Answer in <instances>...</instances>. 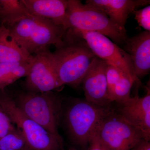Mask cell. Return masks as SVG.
<instances>
[{
	"mask_svg": "<svg viewBox=\"0 0 150 150\" xmlns=\"http://www.w3.org/2000/svg\"><path fill=\"white\" fill-rule=\"evenodd\" d=\"M112 108L100 106L85 100L77 99L66 111L65 120L72 140L77 144L88 145L103 119Z\"/></svg>",
	"mask_w": 150,
	"mask_h": 150,
	"instance_id": "cell-4",
	"label": "cell"
},
{
	"mask_svg": "<svg viewBox=\"0 0 150 150\" xmlns=\"http://www.w3.org/2000/svg\"><path fill=\"white\" fill-rule=\"evenodd\" d=\"M22 62H8L0 63V89L4 88L7 79L11 72Z\"/></svg>",
	"mask_w": 150,
	"mask_h": 150,
	"instance_id": "cell-22",
	"label": "cell"
},
{
	"mask_svg": "<svg viewBox=\"0 0 150 150\" xmlns=\"http://www.w3.org/2000/svg\"><path fill=\"white\" fill-rule=\"evenodd\" d=\"M28 11L35 16L50 20L68 30L67 20L68 1L21 0Z\"/></svg>",
	"mask_w": 150,
	"mask_h": 150,
	"instance_id": "cell-14",
	"label": "cell"
},
{
	"mask_svg": "<svg viewBox=\"0 0 150 150\" xmlns=\"http://www.w3.org/2000/svg\"><path fill=\"white\" fill-rule=\"evenodd\" d=\"M86 4L102 11L119 27L125 29L129 15L140 7L149 5V0H87Z\"/></svg>",
	"mask_w": 150,
	"mask_h": 150,
	"instance_id": "cell-12",
	"label": "cell"
},
{
	"mask_svg": "<svg viewBox=\"0 0 150 150\" xmlns=\"http://www.w3.org/2000/svg\"><path fill=\"white\" fill-rule=\"evenodd\" d=\"M137 81H139V79L122 73L114 88L113 102L120 104L129 99L132 86Z\"/></svg>",
	"mask_w": 150,
	"mask_h": 150,
	"instance_id": "cell-17",
	"label": "cell"
},
{
	"mask_svg": "<svg viewBox=\"0 0 150 150\" xmlns=\"http://www.w3.org/2000/svg\"><path fill=\"white\" fill-rule=\"evenodd\" d=\"M97 132L107 150H131L143 139L136 128L112 109L103 119Z\"/></svg>",
	"mask_w": 150,
	"mask_h": 150,
	"instance_id": "cell-7",
	"label": "cell"
},
{
	"mask_svg": "<svg viewBox=\"0 0 150 150\" xmlns=\"http://www.w3.org/2000/svg\"><path fill=\"white\" fill-rule=\"evenodd\" d=\"M32 56L21 49L11 37L7 28L0 25V63L28 62Z\"/></svg>",
	"mask_w": 150,
	"mask_h": 150,
	"instance_id": "cell-15",
	"label": "cell"
},
{
	"mask_svg": "<svg viewBox=\"0 0 150 150\" xmlns=\"http://www.w3.org/2000/svg\"><path fill=\"white\" fill-rule=\"evenodd\" d=\"M28 118L51 134L62 138L58 131L61 110V99L51 92H29L19 94L15 101Z\"/></svg>",
	"mask_w": 150,
	"mask_h": 150,
	"instance_id": "cell-5",
	"label": "cell"
},
{
	"mask_svg": "<svg viewBox=\"0 0 150 150\" xmlns=\"http://www.w3.org/2000/svg\"><path fill=\"white\" fill-rule=\"evenodd\" d=\"M123 73L119 69L107 63L106 67L107 93L108 99L110 103L113 102L114 88Z\"/></svg>",
	"mask_w": 150,
	"mask_h": 150,
	"instance_id": "cell-19",
	"label": "cell"
},
{
	"mask_svg": "<svg viewBox=\"0 0 150 150\" xmlns=\"http://www.w3.org/2000/svg\"><path fill=\"white\" fill-rule=\"evenodd\" d=\"M136 20L139 26L150 32V6L134 12Z\"/></svg>",
	"mask_w": 150,
	"mask_h": 150,
	"instance_id": "cell-20",
	"label": "cell"
},
{
	"mask_svg": "<svg viewBox=\"0 0 150 150\" xmlns=\"http://www.w3.org/2000/svg\"><path fill=\"white\" fill-rule=\"evenodd\" d=\"M16 129L8 114L0 107V139Z\"/></svg>",
	"mask_w": 150,
	"mask_h": 150,
	"instance_id": "cell-21",
	"label": "cell"
},
{
	"mask_svg": "<svg viewBox=\"0 0 150 150\" xmlns=\"http://www.w3.org/2000/svg\"><path fill=\"white\" fill-rule=\"evenodd\" d=\"M0 107L21 131L31 150H63L62 138L51 134L27 117L10 97L0 96Z\"/></svg>",
	"mask_w": 150,
	"mask_h": 150,
	"instance_id": "cell-6",
	"label": "cell"
},
{
	"mask_svg": "<svg viewBox=\"0 0 150 150\" xmlns=\"http://www.w3.org/2000/svg\"><path fill=\"white\" fill-rule=\"evenodd\" d=\"M125 43L136 76L139 79L148 75L150 70V32L140 33L127 38Z\"/></svg>",
	"mask_w": 150,
	"mask_h": 150,
	"instance_id": "cell-13",
	"label": "cell"
},
{
	"mask_svg": "<svg viewBox=\"0 0 150 150\" xmlns=\"http://www.w3.org/2000/svg\"><path fill=\"white\" fill-rule=\"evenodd\" d=\"M107 63L96 57L89 68L82 83L85 100L100 106H107L111 103L107 93L106 67Z\"/></svg>",
	"mask_w": 150,
	"mask_h": 150,
	"instance_id": "cell-11",
	"label": "cell"
},
{
	"mask_svg": "<svg viewBox=\"0 0 150 150\" xmlns=\"http://www.w3.org/2000/svg\"><path fill=\"white\" fill-rule=\"evenodd\" d=\"M88 145V150H107L100 139L97 130L91 137Z\"/></svg>",
	"mask_w": 150,
	"mask_h": 150,
	"instance_id": "cell-23",
	"label": "cell"
},
{
	"mask_svg": "<svg viewBox=\"0 0 150 150\" xmlns=\"http://www.w3.org/2000/svg\"><path fill=\"white\" fill-rule=\"evenodd\" d=\"M29 13L21 0H0L1 24L8 27Z\"/></svg>",
	"mask_w": 150,
	"mask_h": 150,
	"instance_id": "cell-16",
	"label": "cell"
},
{
	"mask_svg": "<svg viewBox=\"0 0 150 150\" xmlns=\"http://www.w3.org/2000/svg\"><path fill=\"white\" fill-rule=\"evenodd\" d=\"M69 150H76L75 149H69Z\"/></svg>",
	"mask_w": 150,
	"mask_h": 150,
	"instance_id": "cell-25",
	"label": "cell"
},
{
	"mask_svg": "<svg viewBox=\"0 0 150 150\" xmlns=\"http://www.w3.org/2000/svg\"><path fill=\"white\" fill-rule=\"evenodd\" d=\"M75 30L79 33L96 57L122 72L138 79L130 55L109 38L98 33Z\"/></svg>",
	"mask_w": 150,
	"mask_h": 150,
	"instance_id": "cell-8",
	"label": "cell"
},
{
	"mask_svg": "<svg viewBox=\"0 0 150 150\" xmlns=\"http://www.w3.org/2000/svg\"><path fill=\"white\" fill-rule=\"evenodd\" d=\"M146 93L140 97L138 94L120 103L118 112L125 120L139 132L143 139L150 140V88L146 87Z\"/></svg>",
	"mask_w": 150,
	"mask_h": 150,
	"instance_id": "cell-10",
	"label": "cell"
},
{
	"mask_svg": "<svg viewBox=\"0 0 150 150\" xmlns=\"http://www.w3.org/2000/svg\"><path fill=\"white\" fill-rule=\"evenodd\" d=\"M25 86L32 92H51L60 87L53 54L47 48L33 55Z\"/></svg>",
	"mask_w": 150,
	"mask_h": 150,
	"instance_id": "cell-9",
	"label": "cell"
},
{
	"mask_svg": "<svg viewBox=\"0 0 150 150\" xmlns=\"http://www.w3.org/2000/svg\"><path fill=\"white\" fill-rule=\"evenodd\" d=\"M60 87H78L81 84L96 57L79 33L69 28L52 53Z\"/></svg>",
	"mask_w": 150,
	"mask_h": 150,
	"instance_id": "cell-1",
	"label": "cell"
},
{
	"mask_svg": "<svg viewBox=\"0 0 150 150\" xmlns=\"http://www.w3.org/2000/svg\"><path fill=\"white\" fill-rule=\"evenodd\" d=\"M7 28L11 37L30 55L47 49L50 45H60L68 30L50 20L30 13Z\"/></svg>",
	"mask_w": 150,
	"mask_h": 150,
	"instance_id": "cell-2",
	"label": "cell"
},
{
	"mask_svg": "<svg viewBox=\"0 0 150 150\" xmlns=\"http://www.w3.org/2000/svg\"><path fill=\"white\" fill-rule=\"evenodd\" d=\"M131 150H150V141L142 139Z\"/></svg>",
	"mask_w": 150,
	"mask_h": 150,
	"instance_id": "cell-24",
	"label": "cell"
},
{
	"mask_svg": "<svg viewBox=\"0 0 150 150\" xmlns=\"http://www.w3.org/2000/svg\"><path fill=\"white\" fill-rule=\"evenodd\" d=\"M0 150H31L24 135L16 129L0 139Z\"/></svg>",
	"mask_w": 150,
	"mask_h": 150,
	"instance_id": "cell-18",
	"label": "cell"
},
{
	"mask_svg": "<svg viewBox=\"0 0 150 150\" xmlns=\"http://www.w3.org/2000/svg\"><path fill=\"white\" fill-rule=\"evenodd\" d=\"M67 20L68 29L98 33L117 45L127 39L126 29L112 22L102 11L78 0H68Z\"/></svg>",
	"mask_w": 150,
	"mask_h": 150,
	"instance_id": "cell-3",
	"label": "cell"
}]
</instances>
